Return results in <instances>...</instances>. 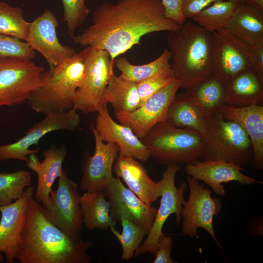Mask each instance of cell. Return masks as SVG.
I'll list each match as a JSON object with an SVG mask.
<instances>
[{"instance_id":"obj_17","label":"cell","mask_w":263,"mask_h":263,"mask_svg":"<svg viewBox=\"0 0 263 263\" xmlns=\"http://www.w3.org/2000/svg\"><path fill=\"white\" fill-rule=\"evenodd\" d=\"M101 191L110 204L111 214L115 219L117 215L123 214L129 220L142 227L148 234L157 208L143 202L125 187L117 177L113 176Z\"/></svg>"},{"instance_id":"obj_41","label":"cell","mask_w":263,"mask_h":263,"mask_svg":"<svg viewBox=\"0 0 263 263\" xmlns=\"http://www.w3.org/2000/svg\"><path fill=\"white\" fill-rule=\"evenodd\" d=\"M251 64L252 69L263 83V44L251 47Z\"/></svg>"},{"instance_id":"obj_42","label":"cell","mask_w":263,"mask_h":263,"mask_svg":"<svg viewBox=\"0 0 263 263\" xmlns=\"http://www.w3.org/2000/svg\"><path fill=\"white\" fill-rule=\"evenodd\" d=\"M244 2L263 12V0H244Z\"/></svg>"},{"instance_id":"obj_14","label":"cell","mask_w":263,"mask_h":263,"mask_svg":"<svg viewBox=\"0 0 263 263\" xmlns=\"http://www.w3.org/2000/svg\"><path fill=\"white\" fill-rule=\"evenodd\" d=\"M179 88V82L174 78L135 110L115 115L121 124L130 127L141 139L156 124L166 121L169 107Z\"/></svg>"},{"instance_id":"obj_40","label":"cell","mask_w":263,"mask_h":263,"mask_svg":"<svg viewBox=\"0 0 263 263\" xmlns=\"http://www.w3.org/2000/svg\"><path fill=\"white\" fill-rule=\"evenodd\" d=\"M220 0H183L182 12L185 19H192L203 9Z\"/></svg>"},{"instance_id":"obj_33","label":"cell","mask_w":263,"mask_h":263,"mask_svg":"<svg viewBox=\"0 0 263 263\" xmlns=\"http://www.w3.org/2000/svg\"><path fill=\"white\" fill-rule=\"evenodd\" d=\"M30 24L24 19L20 7L0 1V33L26 42Z\"/></svg>"},{"instance_id":"obj_44","label":"cell","mask_w":263,"mask_h":263,"mask_svg":"<svg viewBox=\"0 0 263 263\" xmlns=\"http://www.w3.org/2000/svg\"><path fill=\"white\" fill-rule=\"evenodd\" d=\"M0 216H1V213H0Z\"/></svg>"},{"instance_id":"obj_8","label":"cell","mask_w":263,"mask_h":263,"mask_svg":"<svg viewBox=\"0 0 263 263\" xmlns=\"http://www.w3.org/2000/svg\"><path fill=\"white\" fill-rule=\"evenodd\" d=\"M45 70L31 59L0 57V107L27 101Z\"/></svg>"},{"instance_id":"obj_29","label":"cell","mask_w":263,"mask_h":263,"mask_svg":"<svg viewBox=\"0 0 263 263\" xmlns=\"http://www.w3.org/2000/svg\"><path fill=\"white\" fill-rule=\"evenodd\" d=\"M171 55L168 49H165L155 60L148 63L135 65L125 57H118L115 64L121 72L123 78L138 83L145 79L157 76H172L170 60Z\"/></svg>"},{"instance_id":"obj_38","label":"cell","mask_w":263,"mask_h":263,"mask_svg":"<svg viewBox=\"0 0 263 263\" xmlns=\"http://www.w3.org/2000/svg\"><path fill=\"white\" fill-rule=\"evenodd\" d=\"M173 243L169 236L162 234L158 240L157 249L154 255L153 263H173L170 253Z\"/></svg>"},{"instance_id":"obj_3","label":"cell","mask_w":263,"mask_h":263,"mask_svg":"<svg viewBox=\"0 0 263 263\" xmlns=\"http://www.w3.org/2000/svg\"><path fill=\"white\" fill-rule=\"evenodd\" d=\"M172 75L185 89L211 74L212 33L197 23L184 22L167 37Z\"/></svg>"},{"instance_id":"obj_15","label":"cell","mask_w":263,"mask_h":263,"mask_svg":"<svg viewBox=\"0 0 263 263\" xmlns=\"http://www.w3.org/2000/svg\"><path fill=\"white\" fill-rule=\"evenodd\" d=\"M58 21L49 9L30 22L26 42L45 59L50 68L55 67L76 55L72 47L59 42L56 33Z\"/></svg>"},{"instance_id":"obj_24","label":"cell","mask_w":263,"mask_h":263,"mask_svg":"<svg viewBox=\"0 0 263 263\" xmlns=\"http://www.w3.org/2000/svg\"><path fill=\"white\" fill-rule=\"evenodd\" d=\"M185 89L206 117L222 109L228 99L227 82L212 75Z\"/></svg>"},{"instance_id":"obj_20","label":"cell","mask_w":263,"mask_h":263,"mask_svg":"<svg viewBox=\"0 0 263 263\" xmlns=\"http://www.w3.org/2000/svg\"><path fill=\"white\" fill-rule=\"evenodd\" d=\"M95 128L102 141L118 145L119 153L131 156L142 162H146L150 157L141 139L130 127L115 122L111 116L107 107L97 112Z\"/></svg>"},{"instance_id":"obj_22","label":"cell","mask_w":263,"mask_h":263,"mask_svg":"<svg viewBox=\"0 0 263 263\" xmlns=\"http://www.w3.org/2000/svg\"><path fill=\"white\" fill-rule=\"evenodd\" d=\"M67 155L65 146L59 147L53 145L43 153L42 162L36 153L28 155L27 166L38 176L36 199L41 203L43 207L49 205L50 196L53 194L52 187L55 180L61 174L63 162Z\"/></svg>"},{"instance_id":"obj_5","label":"cell","mask_w":263,"mask_h":263,"mask_svg":"<svg viewBox=\"0 0 263 263\" xmlns=\"http://www.w3.org/2000/svg\"><path fill=\"white\" fill-rule=\"evenodd\" d=\"M222 110L206 117L204 150L199 160H222L244 168L253 157L250 140L238 124L223 117Z\"/></svg>"},{"instance_id":"obj_16","label":"cell","mask_w":263,"mask_h":263,"mask_svg":"<svg viewBox=\"0 0 263 263\" xmlns=\"http://www.w3.org/2000/svg\"><path fill=\"white\" fill-rule=\"evenodd\" d=\"M91 127L94 138L95 149L92 156L88 152L84 155L80 188L85 192L101 191L108 183L113 177V165L119 152L116 143H105L92 123Z\"/></svg>"},{"instance_id":"obj_6","label":"cell","mask_w":263,"mask_h":263,"mask_svg":"<svg viewBox=\"0 0 263 263\" xmlns=\"http://www.w3.org/2000/svg\"><path fill=\"white\" fill-rule=\"evenodd\" d=\"M141 140L150 157L163 165H186L199 160L204 150L201 133L177 128L166 121L156 124Z\"/></svg>"},{"instance_id":"obj_36","label":"cell","mask_w":263,"mask_h":263,"mask_svg":"<svg viewBox=\"0 0 263 263\" xmlns=\"http://www.w3.org/2000/svg\"><path fill=\"white\" fill-rule=\"evenodd\" d=\"M35 50L25 41L0 33V57L32 59Z\"/></svg>"},{"instance_id":"obj_31","label":"cell","mask_w":263,"mask_h":263,"mask_svg":"<svg viewBox=\"0 0 263 263\" xmlns=\"http://www.w3.org/2000/svg\"><path fill=\"white\" fill-rule=\"evenodd\" d=\"M240 3L237 0H217L192 19L199 25L211 33L225 29Z\"/></svg>"},{"instance_id":"obj_2","label":"cell","mask_w":263,"mask_h":263,"mask_svg":"<svg viewBox=\"0 0 263 263\" xmlns=\"http://www.w3.org/2000/svg\"><path fill=\"white\" fill-rule=\"evenodd\" d=\"M93 245L81 236H72L53 224L32 197L28 205L16 259L20 263H90Z\"/></svg>"},{"instance_id":"obj_35","label":"cell","mask_w":263,"mask_h":263,"mask_svg":"<svg viewBox=\"0 0 263 263\" xmlns=\"http://www.w3.org/2000/svg\"><path fill=\"white\" fill-rule=\"evenodd\" d=\"M63 11L64 20L67 28V33L72 38L75 30L85 22L90 10L85 4L86 0H60Z\"/></svg>"},{"instance_id":"obj_19","label":"cell","mask_w":263,"mask_h":263,"mask_svg":"<svg viewBox=\"0 0 263 263\" xmlns=\"http://www.w3.org/2000/svg\"><path fill=\"white\" fill-rule=\"evenodd\" d=\"M185 170L187 174L205 183L220 196L226 194L223 183L236 181L242 185H249L263 183L243 174L244 168L222 160H195L186 165Z\"/></svg>"},{"instance_id":"obj_4","label":"cell","mask_w":263,"mask_h":263,"mask_svg":"<svg viewBox=\"0 0 263 263\" xmlns=\"http://www.w3.org/2000/svg\"><path fill=\"white\" fill-rule=\"evenodd\" d=\"M84 75L81 52L42 73L27 102L37 113L47 115L74 108L76 90Z\"/></svg>"},{"instance_id":"obj_1","label":"cell","mask_w":263,"mask_h":263,"mask_svg":"<svg viewBox=\"0 0 263 263\" xmlns=\"http://www.w3.org/2000/svg\"><path fill=\"white\" fill-rule=\"evenodd\" d=\"M92 23L72 38L83 47L105 50L113 59L144 36L177 30L180 25L168 18L161 0H117L105 2L94 11Z\"/></svg>"},{"instance_id":"obj_34","label":"cell","mask_w":263,"mask_h":263,"mask_svg":"<svg viewBox=\"0 0 263 263\" xmlns=\"http://www.w3.org/2000/svg\"><path fill=\"white\" fill-rule=\"evenodd\" d=\"M30 172L20 169L13 172H0V206L11 204L19 198L25 188L31 186Z\"/></svg>"},{"instance_id":"obj_26","label":"cell","mask_w":263,"mask_h":263,"mask_svg":"<svg viewBox=\"0 0 263 263\" xmlns=\"http://www.w3.org/2000/svg\"><path fill=\"white\" fill-rule=\"evenodd\" d=\"M179 128L196 130L203 135L206 117L186 92L176 94L170 103L165 121Z\"/></svg>"},{"instance_id":"obj_9","label":"cell","mask_w":263,"mask_h":263,"mask_svg":"<svg viewBox=\"0 0 263 263\" xmlns=\"http://www.w3.org/2000/svg\"><path fill=\"white\" fill-rule=\"evenodd\" d=\"M181 169L182 166L180 165L170 164L168 165L163 172L160 180L162 186L160 206L147 238L134 253L136 257L147 252L154 256L158 240L164 233L162 231L163 226L170 215L175 214L177 225L180 223L182 208L186 203L184 193L187 187L185 182L182 183L179 188L175 185L176 174Z\"/></svg>"},{"instance_id":"obj_27","label":"cell","mask_w":263,"mask_h":263,"mask_svg":"<svg viewBox=\"0 0 263 263\" xmlns=\"http://www.w3.org/2000/svg\"><path fill=\"white\" fill-rule=\"evenodd\" d=\"M227 84V105L244 106L263 102V83L252 68L236 75L228 80Z\"/></svg>"},{"instance_id":"obj_43","label":"cell","mask_w":263,"mask_h":263,"mask_svg":"<svg viewBox=\"0 0 263 263\" xmlns=\"http://www.w3.org/2000/svg\"><path fill=\"white\" fill-rule=\"evenodd\" d=\"M237 0L239 1L240 2H244V0Z\"/></svg>"},{"instance_id":"obj_37","label":"cell","mask_w":263,"mask_h":263,"mask_svg":"<svg viewBox=\"0 0 263 263\" xmlns=\"http://www.w3.org/2000/svg\"><path fill=\"white\" fill-rule=\"evenodd\" d=\"M173 79L172 76H157L137 83L141 104L168 85Z\"/></svg>"},{"instance_id":"obj_18","label":"cell","mask_w":263,"mask_h":263,"mask_svg":"<svg viewBox=\"0 0 263 263\" xmlns=\"http://www.w3.org/2000/svg\"><path fill=\"white\" fill-rule=\"evenodd\" d=\"M34 192V187L29 186L19 198L0 206V262L3 261L2 253L7 263H13L16 259L27 207Z\"/></svg>"},{"instance_id":"obj_10","label":"cell","mask_w":263,"mask_h":263,"mask_svg":"<svg viewBox=\"0 0 263 263\" xmlns=\"http://www.w3.org/2000/svg\"><path fill=\"white\" fill-rule=\"evenodd\" d=\"M189 195L183 206L181 218L183 219L181 232L190 238L198 237L197 230L202 228L213 239L218 247V242L213 226V219L222 209L221 200L211 196V191L195 178L187 175Z\"/></svg>"},{"instance_id":"obj_25","label":"cell","mask_w":263,"mask_h":263,"mask_svg":"<svg viewBox=\"0 0 263 263\" xmlns=\"http://www.w3.org/2000/svg\"><path fill=\"white\" fill-rule=\"evenodd\" d=\"M225 29L251 47L263 44V12L241 2Z\"/></svg>"},{"instance_id":"obj_39","label":"cell","mask_w":263,"mask_h":263,"mask_svg":"<svg viewBox=\"0 0 263 263\" xmlns=\"http://www.w3.org/2000/svg\"><path fill=\"white\" fill-rule=\"evenodd\" d=\"M183 0H161L166 16L180 25L186 20L182 12Z\"/></svg>"},{"instance_id":"obj_12","label":"cell","mask_w":263,"mask_h":263,"mask_svg":"<svg viewBox=\"0 0 263 263\" xmlns=\"http://www.w3.org/2000/svg\"><path fill=\"white\" fill-rule=\"evenodd\" d=\"M80 122V116L74 108L62 113L46 115L45 118L34 124L25 135L17 141L0 145V161L15 159L27 162V156L38 151V150H30L29 148L37 145L45 135L58 130H75Z\"/></svg>"},{"instance_id":"obj_23","label":"cell","mask_w":263,"mask_h":263,"mask_svg":"<svg viewBox=\"0 0 263 263\" xmlns=\"http://www.w3.org/2000/svg\"><path fill=\"white\" fill-rule=\"evenodd\" d=\"M223 117L238 124L248 136L253 150L250 163L257 169L263 168V106L258 104L236 107L225 105Z\"/></svg>"},{"instance_id":"obj_7","label":"cell","mask_w":263,"mask_h":263,"mask_svg":"<svg viewBox=\"0 0 263 263\" xmlns=\"http://www.w3.org/2000/svg\"><path fill=\"white\" fill-rule=\"evenodd\" d=\"M81 52L84 75L76 90L74 109L85 114L97 113L107 107L105 94L113 73V60L107 51L90 46Z\"/></svg>"},{"instance_id":"obj_30","label":"cell","mask_w":263,"mask_h":263,"mask_svg":"<svg viewBox=\"0 0 263 263\" xmlns=\"http://www.w3.org/2000/svg\"><path fill=\"white\" fill-rule=\"evenodd\" d=\"M105 98L113 107L114 114L132 112L141 104L137 83L113 73L107 85Z\"/></svg>"},{"instance_id":"obj_13","label":"cell","mask_w":263,"mask_h":263,"mask_svg":"<svg viewBox=\"0 0 263 263\" xmlns=\"http://www.w3.org/2000/svg\"><path fill=\"white\" fill-rule=\"evenodd\" d=\"M213 55L211 75L226 82L241 72L252 68L251 46L225 29L212 33Z\"/></svg>"},{"instance_id":"obj_11","label":"cell","mask_w":263,"mask_h":263,"mask_svg":"<svg viewBox=\"0 0 263 263\" xmlns=\"http://www.w3.org/2000/svg\"><path fill=\"white\" fill-rule=\"evenodd\" d=\"M57 189L44 208L47 218L55 226L72 236L80 235L83 224L78 186L63 170L58 178Z\"/></svg>"},{"instance_id":"obj_21","label":"cell","mask_w":263,"mask_h":263,"mask_svg":"<svg viewBox=\"0 0 263 263\" xmlns=\"http://www.w3.org/2000/svg\"><path fill=\"white\" fill-rule=\"evenodd\" d=\"M113 170L145 204L151 206L161 196L162 186L160 181L152 180L144 167L133 157L118 153Z\"/></svg>"},{"instance_id":"obj_28","label":"cell","mask_w":263,"mask_h":263,"mask_svg":"<svg viewBox=\"0 0 263 263\" xmlns=\"http://www.w3.org/2000/svg\"><path fill=\"white\" fill-rule=\"evenodd\" d=\"M84 226L89 230H107L115 226L117 221L111 214L109 202L102 191L86 192L80 196Z\"/></svg>"},{"instance_id":"obj_32","label":"cell","mask_w":263,"mask_h":263,"mask_svg":"<svg viewBox=\"0 0 263 263\" xmlns=\"http://www.w3.org/2000/svg\"><path fill=\"white\" fill-rule=\"evenodd\" d=\"M115 219L117 221L121 222L122 227L121 233L116 230L114 226L110 227V229L121 245L123 251L122 260L129 261L133 258L144 236L148 234L142 227L129 220L123 214L117 215Z\"/></svg>"}]
</instances>
